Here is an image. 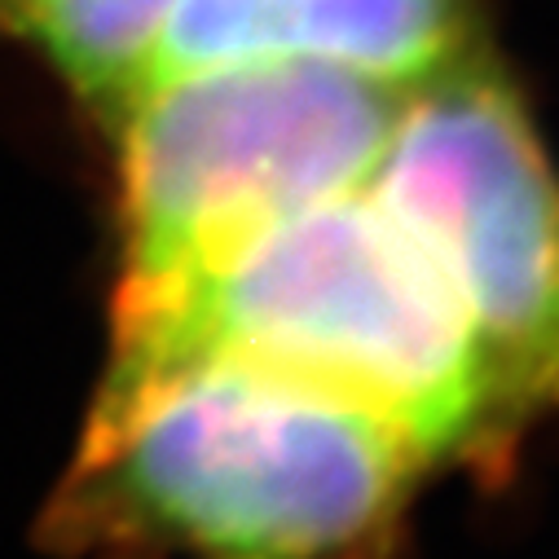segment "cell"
<instances>
[{
	"mask_svg": "<svg viewBox=\"0 0 559 559\" xmlns=\"http://www.w3.org/2000/svg\"><path fill=\"white\" fill-rule=\"evenodd\" d=\"M428 472L287 374L207 353L106 366L45 528L97 559H396Z\"/></svg>",
	"mask_w": 559,
	"mask_h": 559,
	"instance_id": "cell-1",
	"label": "cell"
},
{
	"mask_svg": "<svg viewBox=\"0 0 559 559\" xmlns=\"http://www.w3.org/2000/svg\"><path fill=\"white\" fill-rule=\"evenodd\" d=\"M234 357L331 392L428 467L507 459L524 432L414 238L353 190L277 216L151 287H119L110 366Z\"/></svg>",
	"mask_w": 559,
	"mask_h": 559,
	"instance_id": "cell-2",
	"label": "cell"
},
{
	"mask_svg": "<svg viewBox=\"0 0 559 559\" xmlns=\"http://www.w3.org/2000/svg\"><path fill=\"white\" fill-rule=\"evenodd\" d=\"M409 93L260 58L142 84L119 123V287H151L300 207L366 190Z\"/></svg>",
	"mask_w": 559,
	"mask_h": 559,
	"instance_id": "cell-3",
	"label": "cell"
},
{
	"mask_svg": "<svg viewBox=\"0 0 559 559\" xmlns=\"http://www.w3.org/2000/svg\"><path fill=\"white\" fill-rule=\"evenodd\" d=\"M450 287L515 414L559 409V168L515 84L467 53L409 88L366 181Z\"/></svg>",
	"mask_w": 559,
	"mask_h": 559,
	"instance_id": "cell-4",
	"label": "cell"
},
{
	"mask_svg": "<svg viewBox=\"0 0 559 559\" xmlns=\"http://www.w3.org/2000/svg\"><path fill=\"white\" fill-rule=\"evenodd\" d=\"M467 53H476L467 0H177L146 84L229 62L309 58L409 93Z\"/></svg>",
	"mask_w": 559,
	"mask_h": 559,
	"instance_id": "cell-5",
	"label": "cell"
},
{
	"mask_svg": "<svg viewBox=\"0 0 559 559\" xmlns=\"http://www.w3.org/2000/svg\"><path fill=\"white\" fill-rule=\"evenodd\" d=\"M177 0H0L58 75L110 119L146 84Z\"/></svg>",
	"mask_w": 559,
	"mask_h": 559,
	"instance_id": "cell-6",
	"label": "cell"
}]
</instances>
